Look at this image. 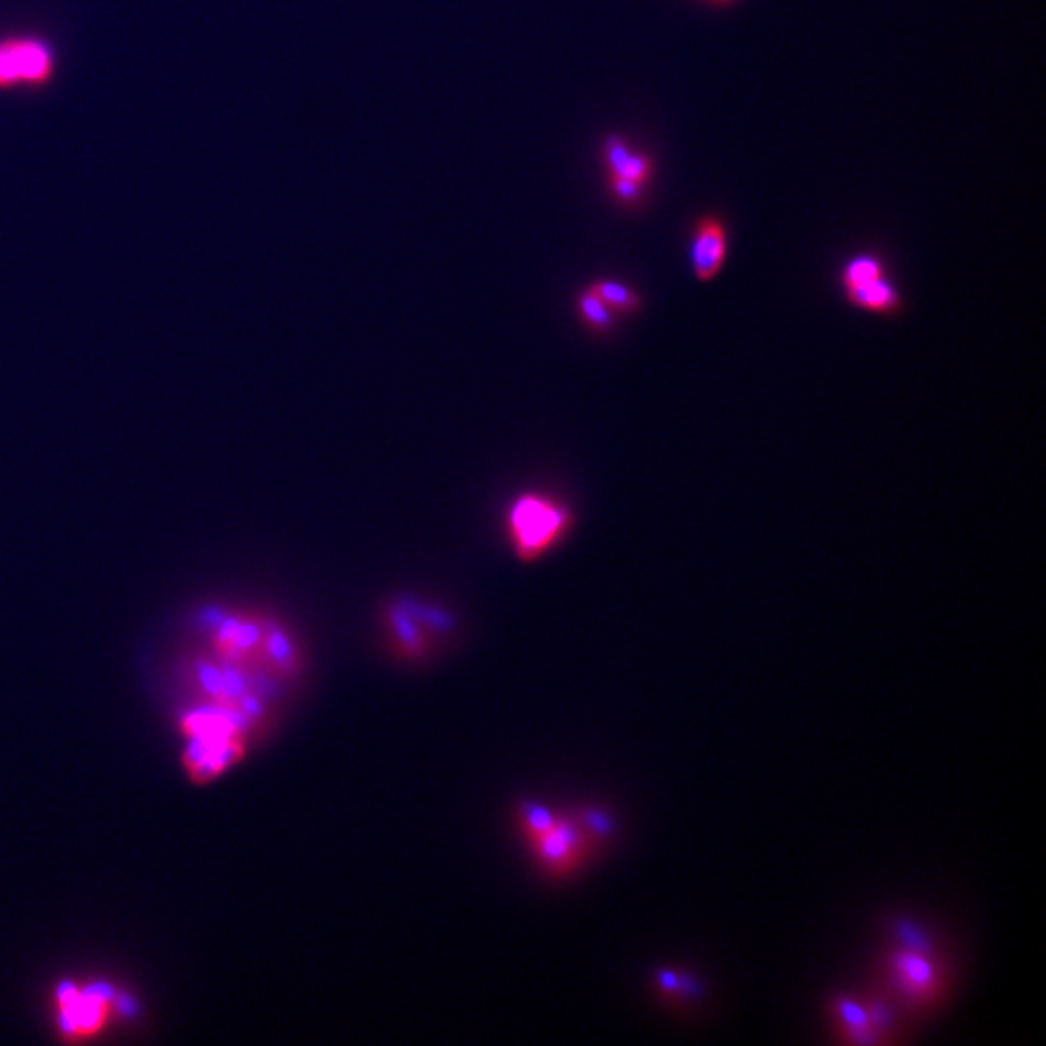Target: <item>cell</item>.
I'll return each mask as SVG.
<instances>
[{
	"label": "cell",
	"instance_id": "cell-1",
	"mask_svg": "<svg viewBox=\"0 0 1046 1046\" xmlns=\"http://www.w3.org/2000/svg\"><path fill=\"white\" fill-rule=\"evenodd\" d=\"M574 525L572 508L545 493H522L506 510V537L518 560L537 562L564 541Z\"/></svg>",
	"mask_w": 1046,
	"mask_h": 1046
},
{
	"label": "cell",
	"instance_id": "cell-7",
	"mask_svg": "<svg viewBox=\"0 0 1046 1046\" xmlns=\"http://www.w3.org/2000/svg\"><path fill=\"white\" fill-rule=\"evenodd\" d=\"M386 628L392 636V642L401 655L411 659H421L431 649V634L425 632L423 624L417 620V616L403 609L401 605H390L384 611Z\"/></svg>",
	"mask_w": 1046,
	"mask_h": 1046
},
{
	"label": "cell",
	"instance_id": "cell-8",
	"mask_svg": "<svg viewBox=\"0 0 1046 1046\" xmlns=\"http://www.w3.org/2000/svg\"><path fill=\"white\" fill-rule=\"evenodd\" d=\"M603 154L609 167V175L630 179L644 186L653 175V159L642 152H632L630 146L616 134L605 138Z\"/></svg>",
	"mask_w": 1046,
	"mask_h": 1046
},
{
	"label": "cell",
	"instance_id": "cell-10",
	"mask_svg": "<svg viewBox=\"0 0 1046 1046\" xmlns=\"http://www.w3.org/2000/svg\"><path fill=\"white\" fill-rule=\"evenodd\" d=\"M576 310L585 326L595 334H611L616 326V314L603 299L587 287L576 297Z\"/></svg>",
	"mask_w": 1046,
	"mask_h": 1046
},
{
	"label": "cell",
	"instance_id": "cell-9",
	"mask_svg": "<svg viewBox=\"0 0 1046 1046\" xmlns=\"http://www.w3.org/2000/svg\"><path fill=\"white\" fill-rule=\"evenodd\" d=\"M589 287L603 299V303L611 308L616 316H634L644 307L640 293L622 281L597 279Z\"/></svg>",
	"mask_w": 1046,
	"mask_h": 1046
},
{
	"label": "cell",
	"instance_id": "cell-12",
	"mask_svg": "<svg viewBox=\"0 0 1046 1046\" xmlns=\"http://www.w3.org/2000/svg\"><path fill=\"white\" fill-rule=\"evenodd\" d=\"M609 183H611L613 196L620 204H624V206H638V204H642V200H644V185H640L636 181H630V179L615 177V175H609Z\"/></svg>",
	"mask_w": 1046,
	"mask_h": 1046
},
{
	"label": "cell",
	"instance_id": "cell-3",
	"mask_svg": "<svg viewBox=\"0 0 1046 1046\" xmlns=\"http://www.w3.org/2000/svg\"><path fill=\"white\" fill-rule=\"evenodd\" d=\"M525 828L537 843L539 861L553 870H568L584 859L587 835L572 822H560L553 812L531 808L525 812Z\"/></svg>",
	"mask_w": 1046,
	"mask_h": 1046
},
{
	"label": "cell",
	"instance_id": "cell-11",
	"mask_svg": "<svg viewBox=\"0 0 1046 1046\" xmlns=\"http://www.w3.org/2000/svg\"><path fill=\"white\" fill-rule=\"evenodd\" d=\"M884 274H888V268H886V262L878 254L861 252V254L851 256L843 264L841 274H839V281H841V287L845 291V289H851L855 285H861L864 281H870V279L884 276Z\"/></svg>",
	"mask_w": 1046,
	"mask_h": 1046
},
{
	"label": "cell",
	"instance_id": "cell-4",
	"mask_svg": "<svg viewBox=\"0 0 1046 1046\" xmlns=\"http://www.w3.org/2000/svg\"><path fill=\"white\" fill-rule=\"evenodd\" d=\"M729 252V231L725 221L713 214L698 217L690 233V268L700 283H709L721 274Z\"/></svg>",
	"mask_w": 1046,
	"mask_h": 1046
},
{
	"label": "cell",
	"instance_id": "cell-6",
	"mask_svg": "<svg viewBox=\"0 0 1046 1046\" xmlns=\"http://www.w3.org/2000/svg\"><path fill=\"white\" fill-rule=\"evenodd\" d=\"M843 295L851 307L868 314L890 318L903 310V295L888 274L845 289Z\"/></svg>",
	"mask_w": 1046,
	"mask_h": 1046
},
{
	"label": "cell",
	"instance_id": "cell-13",
	"mask_svg": "<svg viewBox=\"0 0 1046 1046\" xmlns=\"http://www.w3.org/2000/svg\"><path fill=\"white\" fill-rule=\"evenodd\" d=\"M709 4H715V6H727V4H733L735 0H708Z\"/></svg>",
	"mask_w": 1046,
	"mask_h": 1046
},
{
	"label": "cell",
	"instance_id": "cell-2",
	"mask_svg": "<svg viewBox=\"0 0 1046 1046\" xmlns=\"http://www.w3.org/2000/svg\"><path fill=\"white\" fill-rule=\"evenodd\" d=\"M57 72V55L49 41L37 35L0 39V90L41 88Z\"/></svg>",
	"mask_w": 1046,
	"mask_h": 1046
},
{
	"label": "cell",
	"instance_id": "cell-5",
	"mask_svg": "<svg viewBox=\"0 0 1046 1046\" xmlns=\"http://www.w3.org/2000/svg\"><path fill=\"white\" fill-rule=\"evenodd\" d=\"M893 981L899 992L915 1006L934 1004L940 996L942 979L928 955L903 950L892 957Z\"/></svg>",
	"mask_w": 1046,
	"mask_h": 1046
}]
</instances>
